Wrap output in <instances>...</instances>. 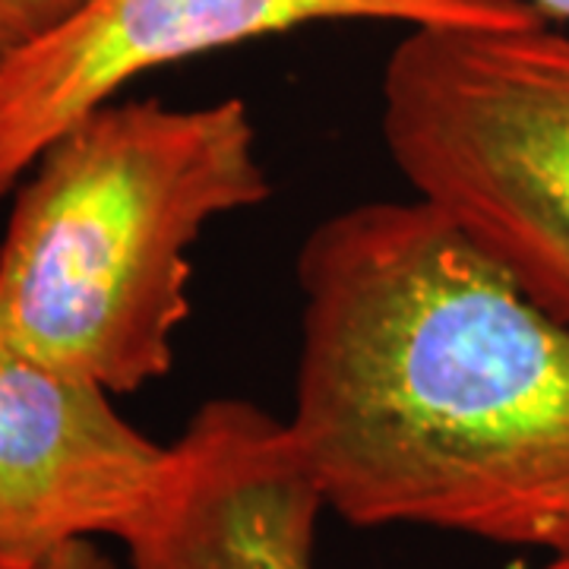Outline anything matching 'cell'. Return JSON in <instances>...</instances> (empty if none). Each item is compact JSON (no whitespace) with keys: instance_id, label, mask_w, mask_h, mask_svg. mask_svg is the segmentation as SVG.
<instances>
[{"instance_id":"obj_2","label":"cell","mask_w":569,"mask_h":569,"mask_svg":"<svg viewBox=\"0 0 569 569\" xmlns=\"http://www.w3.org/2000/svg\"><path fill=\"white\" fill-rule=\"evenodd\" d=\"M269 193L241 99L96 108L13 190L0 332L111 396L137 392L171 370L203 228Z\"/></svg>"},{"instance_id":"obj_5","label":"cell","mask_w":569,"mask_h":569,"mask_svg":"<svg viewBox=\"0 0 569 569\" xmlns=\"http://www.w3.org/2000/svg\"><path fill=\"white\" fill-rule=\"evenodd\" d=\"M171 447L149 440L86 377L0 332V550L36 567L73 541L118 538L159 497Z\"/></svg>"},{"instance_id":"obj_10","label":"cell","mask_w":569,"mask_h":569,"mask_svg":"<svg viewBox=\"0 0 569 569\" xmlns=\"http://www.w3.org/2000/svg\"><path fill=\"white\" fill-rule=\"evenodd\" d=\"M548 569H569V550H563V553H553V560L548 563Z\"/></svg>"},{"instance_id":"obj_9","label":"cell","mask_w":569,"mask_h":569,"mask_svg":"<svg viewBox=\"0 0 569 569\" xmlns=\"http://www.w3.org/2000/svg\"><path fill=\"white\" fill-rule=\"evenodd\" d=\"M535 10H541L545 17H557V20L569 22V0H529Z\"/></svg>"},{"instance_id":"obj_4","label":"cell","mask_w":569,"mask_h":569,"mask_svg":"<svg viewBox=\"0 0 569 569\" xmlns=\"http://www.w3.org/2000/svg\"><path fill=\"white\" fill-rule=\"evenodd\" d=\"M529 0H89L0 73V200L67 127L168 63L313 22L522 26Z\"/></svg>"},{"instance_id":"obj_1","label":"cell","mask_w":569,"mask_h":569,"mask_svg":"<svg viewBox=\"0 0 569 569\" xmlns=\"http://www.w3.org/2000/svg\"><path fill=\"white\" fill-rule=\"evenodd\" d=\"M298 282L288 425L326 507L569 550V323L418 197L329 216Z\"/></svg>"},{"instance_id":"obj_3","label":"cell","mask_w":569,"mask_h":569,"mask_svg":"<svg viewBox=\"0 0 569 569\" xmlns=\"http://www.w3.org/2000/svg\"><path fill=\"white\" fill-rule=\"evenodd\" d=\"M383 142L535 305L569 323V32L415 26L383 70Z\"/></svg>"},{"instance_id":"obj_8","label":"cell","mask_w":569,"mask_h":569,"mask_svg":"<svg viewBox=\"0 0 569 569\" xmlns=\"http://www.w3.org/2000/svg\"><path fill=\"white\" fill-rule=\"evenodd\" d=\"M32 569H114V563L96 548V541H73L41 557Z\"/></svg>"},{"instance_id":"obj_11","label":"cell","mask_w":569,"mask_h":569,"mask_svg":"<svg viewBox=\"0 0 569 569\" xmlns=\"http://www.w3.org/2000/svg\"><path fill=\"white\" fill-rule=\"evenodd\" d=\"M0 569H32V567H26V563L13 560V557H7V553L0 550Z\"/></svg>"},{"instance_id":"obj_6","label":"cell","mask_w":569,"mask_h":569,"mask_svg":"<svg viewBox=\"0 0 569 569\" xmlns=\"http://www.w3.org/2000/svg\"><path fill=\"white\" fill-rule=\"evenodd\" d=\"M326 497L291 425L244 399L206 402L171 443L130 569H317Z\"/></svg>"},{"instance_id":"obj_7","label":"cell","mask_w":569,"mask_h":569,"mask_svg":"<svg viewBox=\"0 0 569 569\" xmlns=\"http://www.w3.org/2000/svg\"><path fill=\"white\" fill-rule=\"evenodd\" d=\"M89 0H0V73L73 20Z\"/></svg>"}]
</instances>
